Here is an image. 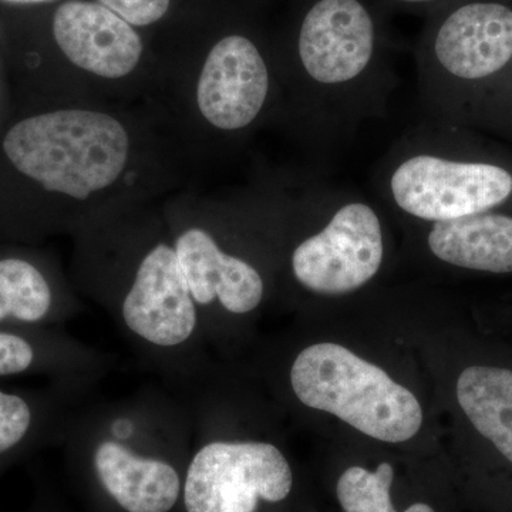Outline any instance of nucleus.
I'll list each match as a JSON object with an SVG mask.
<instances>
[{
  "label": "nucleus",
  "instance_id": "obj_13",
  "mask_svg": "<svg viewBox=\"0 0 512 512\" xmlns=\"http://www.w3.org/2000/svg\"><path fill=\"white\" fill-rule=\"evenodd\" d=\"M83 308L55 259L30 249L0 251V328L63 329Z\"/></svg>",
  "mask_w": 512,
  "mask_h": 512
},
{
  "label": "nucleus",
  "instance_id": "obj_15",
  "mask_svg": "<svg viewBox=\"0 0 512 512\" xmlns=\"http://www.w3.org/2000/svg\"><path fill=\"white\" fill-rule=\"evenodd\" d=\"M96 382H52L45 389L0 387V458L35 444L64 440Z\"/></svg>",
  "mask_w": 512,
  "mask_h": 512
},
{
  "label": "nucleus",
  "instance_id": "obj_7",
  "mask_svg": "<svg viewBox=\"0 0 512 512\" xmlns=\"http://www.w3.org/2000/svg\"><path fill=\"white\" fill-rule=\"evenodd\" d=\"M161 205L205 338L220 316L238 319L258 311L268 292V268L276 264L247 191L214 197L188 187Z\"/></svg>",
  "mask_w": 512,
  "mask_h": 512
},
{
  "label": "nucleus",
  "instance_id": "obj_10",
  "mask_svg": "<svg viewBox=\"0 0 512 512\" xmlns=\"http://www.w3.org/2000/svg\"><path fill=\"white\" fill-rule=\"evenodd\" d=\"M289 380L306 407L333 414L383 443L412 440L423 424L419 400L409 389L338 343L303 349Z\"/></svg>",
  "mask_w": 512,
  "mask_h": 512
},
{
  "label": "nucleus",
  "instance_id": "obj_11",
  "mask_svg": "<svg viewBox=\"0 0 512 512\" xmlns=\"http://www.w3.org/2000/svg\"><path fill=\"white\" fill-rule=\"evenodd\" d=\"M512 62V9L470 2L434 19L417 53L424 119L457 124L471 87Z\"/></svg>",
  "mask_w": 512,
  "mask_h": 512
},
{
  "label": "nucleus",
  "instance_id": "obj_18",
  "mask_svg": "<svg viewBox=\"0 0 512 512\" xmlns=\"http://www.w3.org/2000/svg\"><path fill=\"white\" fill-rule=\"evenodd\" d=\"M131 26L140 30L157 28L173 18L175 0H96Z\"/></svg>",
  "mask_w": 512,
  "mask_h": 512
},
{
  "label": "nucleus",
  "instance_id": "obj_4",
  "mask_svg": "<svg viewBox=\"0 0 512 512\" xmlns=\"http://www.w3.org/2000/svg\"><path fill=\"white\" fill-rule=\"evenodd\" d=\"M275 56L282 97L274 127L305 150L332 153L386 116L396 76L363 0H315Z\"/></svg>",
  "mask_w": 512,
  "mask_h": 512
},
{
  "label": "nucleus",
  "instance_id": "obj_12",
  "mask_svg": "<svg viewBox=\"0 0 512 512\" xmlns=\"http://www.w3.org/2000/svg\"><path fill=\"white\" fill-rule=\"evenodd\" d=\"M191 414V453L181 493L185 512L285 507L295 491V473L281 448L271 441L221 437Z\"/></svg>",
  "mask_w": 512,
  "mask_h": 512
},
{
  "label": "nucleus",
  "instance_id": "obj_3",
  "mask_svg": "<svg viewBox=\"0 0 512 512\" xmlns=\"http://www.w3.org/2000/svg\"><path fill=\"white\" fill-rule=\"evenodd\" d=\"M157 55L156 89L146 104L192 180L275 126L282 97L275 49L248 29L225 26Z\"/></svg>",
  "mask_w": 512,
  "mask_h": 512
},
{
  "label": "nucleus",
  "instance_id": "obj_1",
  "mask_svg": "<svg viewBox=\"0 0 512 512\" xmlns=\"http://www.w3.org/2000/svg\"><path fill=\"white\" fill-rule=\"evenodd\" d=\"M194 180L147 104L28 109L0 136V241L72 237Z\"/></svg>",
  "mask_w": 512,
  "mask_h": 512
},
{
  "label": "nucleus",
  "instance_id": "obj_5",
  "mask_svg": "<svg viewBox=\"0 0 512 512\" xmlns=\"http://www.w3.org/2000/svg\"><path fill=\"white\" fill-rule=\"evenodd\" d=\"M64 441L119 510L171 512L181 501L191 453L190 402L168 384L89 400Z\"/></svg>",
  "mask_w": 512,
  "mask_h": 512
},
{
  "label": "nucleus",
  "instance_id": "obj_14",
  "mask_svg": "<svg viewBox=\"0 0 512 512\" xmlns=\"http://www.w3.org/2000/svg\"><path fill=\"white\" fill-rule=\"evenodd\" d=\"M113 357L63 329L0 328V379L49 377L52 382H99Z\"/></svg>",
  "mask_w": 512,
  "mask_h": 512
},
{
  "label": "nucleus",
  "instance_id": "obj_9",
  "mask_svg": "<svg viewBox=\"0 0 512 512\" xmlns=\"http://www.w3.org/2000/svg\"><path fill=\"white\" fill-rule=\"evenodd\" d=\"M373 184L397 214L426 225L493 212L512 198L511 170L461 156L453 126L426 119L387 151Z\"/></svg>",
  "mask_w": 512,
  "mask_h": 512
},
{
  "label": "nucleus",
  "instance_id": "obj_20",
  "mask_svg": "<svg viewBox=\"0 0 512 512\" xmlns=\"http://www.w3.org/2000/svg\"><path fill=\"white\" fill-rule=\"evenodd\" d=\"M3 2L16 3V5H43V3H52L56 0H3Z\"/></svg>",
  "mask_w": 512,
  "mask_h": 512
},
{
  "label": "nucleus",
  "instance_id": "obj_16",
  "mask_svg": "<svg viewBox=\"0 0 512 512\" xmlns=\"http://www.w3.org/2000/svg\"><path fill=\"white\" fill-rule=\"evenodd\" d=\"M431 258L454 268L488 274L512 272V217L484 212L430 224L426 237Z\"/></svg>",
  "mask_w": 512,
  "mask_h": 512
},
{
  "label": "nucleus",
  "instance_id": "obj_8",
  "mask_svg": "<svg viewBox=\"0 0 512 512\" xmlns=\"http://www.w3.org/2000/svg\"><path fill=\"white\" fill-rule=\"evenodd\" d=\"M49 50L23 70L28 109L146 104L158 55L140 30L96 0H64L49 23Z\"/></svg>",
  "mask_w": 512,
  "mask_h": 512
},
{
  "label": "nucleus",
  "instance_id": "obj_6",
  "mask_svg": "<svg viewBox=\"0 0 512 512\" xmlns=\"http://www.w3.org/2000/svg\"><path fill=\"white\" fill-rule=\"evenodd\" d=\"M303 234L285 228L266 210L254 188L247 191L264 222L276 266L286 268L303 291L322 296L349 295L372 282L387 255L386 227L375 204L349 188L316 175L259 170ZM268 237V238H269Z\"/></svg>",
  "mask_w": 512,
  "mask_h": 512
},
{
  "label": "nucleus",
  "instance_id": "obj_19",
  "mask_svg": "<svg viewBox=\"0 0 512 512\" xmlns=\"http://www.w3.org/2000/svg\"><path fill=\"white\" fill-rule=\"evenodd\" d=\"M397 5L410 6V8H423V6H434L443 0H392Z\"/></svg>",
  "mask_w": 512,
  "mask_h": 512
},
{
  "label": "nucleus",
  "instance_id": "obj_2",
  "mask_svg": "<svg viewBox=\"0 0 512 512\" xmlns=\"http://www.w3.org/2000/svg\"><path fill=\"white\" fill-rule=\"evenodd\" d=\"M163 200L126 205L84 225L70 237L69 275L83 301L109 316L144 366L185 390L201 380L207 338Z\"/></svg>",
  "mask_w": 512,
  "mask_h": 512
},
{
  "label": "nucleus",
  "instance_id": "obj_17",
  "mask_svg": "<svg viewBox=\"0 0 512 512\" xmlns=\"http://www.w3.org/2000/svg\"><path fill=\"white\" fill-rule=\"evenodd\" d=\"M456 393L474 429L512 466V370L467 367L458 377Z\"/></svg>",
  "mask_w": 512,
  "mask_h": 512
}]
</instances>
